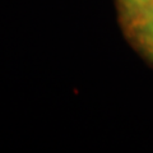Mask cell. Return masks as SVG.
<instances>
[{"label": "cell", "mask_w": 153, "mask_h": 153, "mask_svg": "<svg viewBox=\"0 0 153 153\" xmlns=\"http://www.w3.org/2000/svg\"><path fill=\"white\" fill-rule=\"evenodd\" d=\"M125 35L143 55L153 61V22L138 25L125 31Z\"/></svg>", "instance_id": "7a4b0ae2"}, {"label": "cell", "mask_w": 153, "mask_h": 153, "mask_svg": "<svg viewBox=\"0 0 153 153\" xmlns=\"http://www.w3.org/2000/svg\"><path fill=\"white\" fill-rule=\"evenodd\" d=\"M151 22H153V7H152V9H151V10L148 12V13L146 14V16H144V17H143V18L140 19L139 22H138V23H135V25H134V26H131L130 28L135 27V26H138V25H142V23H151ZM130 28H129V30H130ZM126 31H128V30H126ZM124 32H125V31H124Z\"/></svg>", "instance_id": "3957f363"}, {"label": "cell", "mask_w": 153, "mask_h": 153, "mask_svg": "<svg viewBox=\"0 0 153 153\" xmlns=\"http://www.w3.org/2000/svg\"><path fill=\"white\" fill-rule=\"evenodd\" d=\"M119 21L124 31L138 23L153 7V0H116Z\"/></svg>", "instance_id": "6da1fadb"}]
</instances>
